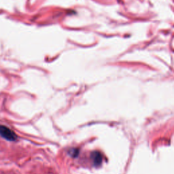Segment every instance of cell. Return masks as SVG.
<instances>
[{
	"mask_svg": "<svg viewBox=\"0 0 174 174\" xmlns=\"http://www.w3.org/2000/svg\"><path fill=\"white\" fill-rule=\"evenodd\" d=\"M0 136L6 140L14 142L17 139L18 136L14 132L7 127L0 124Z\"/></svg>",
	"mask_w": 174,
	"mask_h": 174,
	"instance_id": "obj_1",
	"label": "cell"
}]
</instances>
